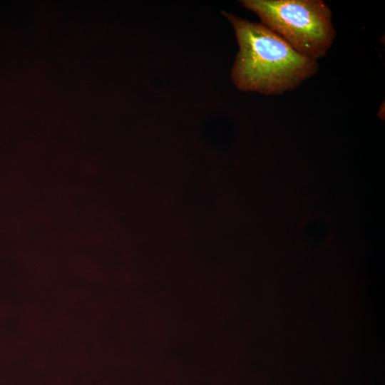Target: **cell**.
I'll return each instance as SVG.
<instances>
[{"instance_id": "6da1fadb", "label": "cell", "mask_w": 385, "mask_h": 385, "mask_svg": "<svg viewBox=\"0 0 385 385\" xmlns=\"http://www.w3.org/2000/svg\"><path fill=\"white\" fill-rule=\"evenodd\" d=\"M232 24L239 51L231 78L242 91L279 95L298 87L318 71V63L296 51L261 23L222 11Z\"/></svg>"}, {"instance_id": "7a4b0ae2", "label": "cell", "mask_w": 385, "mask_h": 385, "mask_svg": "<svg viewBox=\"0 0 385 385\" xmlns=\"http://www.w3.org/2000/svg\"><path fill=\"white\" fill-rule=\"evenodd\" d=\"M240 2L296 51L314 61L327 54L336 37L331 9L322 0Z\"/></svg>"}]
</instances>
